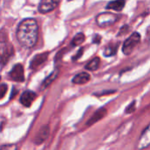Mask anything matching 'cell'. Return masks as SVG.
Returning a JSON list of instances; mask_svg holds the SVG:
<instances>
[{
  "mask_svg": "<svg viewBox=\"0 0 150 150\" xmlns=\"http://www.w3.org/2000/svg\"><path fill=\"white\" fill-rule=\"evenodd\" d=\"M38 24L33 18H25L18 25L16 37L18 43L25 47L31 48L34 47L38 40Z\"/></svg>",
  "mask_w": 150,
  "mask_h": 150,
  "instance_id": "1",
  "label": "cell"
},
{
  "mask_svg": "<svg viewBox=\"0 0 150 150\" xmlns=\"http://www.w3.org/2000/svg\"><path fill=\"white\" fill-rule=\"evenodd\" d=\"M14 49L11 43L8 42L7 39L4 37V33L1 34V65L2 68L8 62L10 58L12 56Z\"/></svg>",
  "mask_w": 150,
  "mask_h": 150,
  "instance_id": "2",
  "label": "cell"
},
{
  "mask_svg": "<svg viewBox=\"0 0 150 150\" xmlns=\"http://www.w3.org/2000/svg\"><path fill=\"white\" fill-rule=\"evenodd\" d=\"M140 40H141V35L139 33L135 32L132 33L123 43V46H122L123 53L127 55L131 54L134 49L135 48V47L139 44Z\"/></svg>",
  "mask_w": 150,
  "mask_h": 150,
  "instance_id": "3",
  "label": "cell"
},
{
  "mask_svg": "<svg viewBox=\"0 0 150 150\" xmlns=\"http://www.w3.org/2000/svg\"><path fill=\"white\" fill-rule=\"evenodd\" d=\"M118 15L112 12H102L96 18L97 24L100 27H107L113 25L118 20Z\"/></svg>",
  "mask_w": 150,
  "mask_h": 150,
  "instance_id": "4",
  "label": "cell"
},
{
  "mask_svg": "<svg viewBox=\"0 0 150 150\" xmlns=\"http://www.w3.org/2000/svg\"><path fill=\"white\" fill-rule=\"evenodd\" d=\"M9 78L15 82H24L25 81V69L22 64L18 63L9 72Z\"/></svg>",
  "mask_w": 150,
  "mask_h": 150,
  "instance_id": "5",
  "label": "cell"
},
{
  "mask_svg": "<svg viewBox=\"0 0 150 150\" xmlns=\"http://www.w3.org/2000/svg\"><path fill=\"white\" fill-rule=\"evenodd\" d=\"M60 0H40L38 10L40 13L46 14L54 11L59 4Z\"/></svg>",
  "mask_w": 150,
  "mask_h": 150,
  "instance_id": "6",
  "label": "cell"
},
{
  "mask_svg": "<svg viewBox=\"0 0 150 150\" xmlns=\"http://www.w3.org/2000/svg\"><path fill=\"white\" fill-rule=\"evenodd\" d=\"M48 54H49L48 52H45V53L38 54L35 56H33V58L32 59L30 62V69L33 70H36L40 69L47 62Z\"/></svg>",
  "mask_w": 150,
  "mask_h": 150,
  "instance_id": "7",
  "label": "cell"
},
{
  "mask_svg": "<svg viewBox=\"0 0 150 150\" xmlns=\"http://www.w3.org/2000/svg\"><path fill=\"white\" fill-rule=\"evenodd\" d=\"M36 94L32 91H25L22 94L21 97L19 98V102L22 105H24L25 107H30L33 104V102L34 101V99L36 98Z\"/></svg>",
  "mask_w": 150,
  "mask_h": 150,
  "instance_id": "8",
  "label": "cell"
},
{
  "mask_svg": "<svg viewBox=\"0 0 150 150\" xmlns=\"http://www.w3.org/2000/svg\"><path fill=\"white\" fill-rule=\"evenodd\" d=\"M49 126L48 125H44L40 127V129L39 130V132L37 133L35 138H34V143L37 145H40L41 143H43L49 136Z\"/></svg>",
  "mask_w": 150,
  "mask_h": 150,
  "instance_id": "9",
  "label": "cell"
},
{
  "mask_svg": "<svg viewBox=\"0 0 150 150\" xmlns=\"http://www.w3.org/2000/svg\"><path fill=\"white\" fill-rule=\"evenodd\" d=\"M149 146H150V124L141 134L137 148L139 149H142L148 148Z\"/></svg>",
  "mask_w": 150,
  "mask_h": 150,
  "instance_id": "10",
  "label": "cell"
},
{
  "mask_svg": "<svg viewBox=\"0 0 150 150\" xmlns=\"http://www.w3.org/2000/svg\"><path fill=\"white\" fill-rule=\"evenodd\" d=\"M106 113H107V111H106L105 108H100V109H98V111L95 112V113L92 115V117L87 121V125L86 126L89 127V126L94 125L95 123H97L98 121H99L100 120H102L106 115Z\"/></svg>",
  "mask_w": 150,
  "mask_h": 150,
  "instance_id": "11",
  "label": "cell"
},
{
  "mask_svg": "<svg viewBox=\"0 0 150 150\" xmlns=\"http://www.w3.org/2000/svg\"><path fill=\"white\" fill-rule=\"evenodd\" d=\"M91 79V76L89 73L87 72H81L77 75H76L73 79H72V83H75V84H84V83H87Z\"/></svg>",
  "mask_w": 150,
  "mask_h": 150,
  "instance_id": "12",
  "label": "cell"
},
{
  "mask_svg": "<svg viewBox=\"0 0 150 150\" xmlns=\"http://www.w3.org/2000/svg\"><path fill=\"white\" fill-rule=\"evenodd\" d=\"M125 4H126L125 0H112L108 3V4L106 5V9L120 11L125 7Z\"/></svg>",
  "mask_w": 150,
  "mask_h": 150,
  "instance_id": "13",
  "label": "cell"
},
{
  "mask_svg": "<svg viewBox=\"0 0 150 150\" xmlns=\"http://www.w3.org/2000/svg\"><path fill=\"white\" fill-rule=\"evenodd\" d=\"M58 74H59V71H58V69H54L47 77H46L45 78V80L43 81V83H41V86H40V89L41 90H45V89H47L56 78H57V76H58Z\"/></svg>",
  "mask_w": 150,
  "mask_h": 150,
  "instance_id": "14",
  "label": "cell"
},
{
  "mask_svg": "<svg viewBox=\"0 0 150 150\" xmlns=\"http://www.w3.org/2000/svg\"><path fill=\"white\" fill-rule=\"evenodd\" d=\"M99 64H100V58L95 57L86 64L85 69L87 70H90V71H95L99 68Z\"/></svg>",
  "mask_w": 150,
  "mask_h": 150,
  "instance_id": "15",
  "label": "cell"
},
{
  "mask_svg": "<svg viewBox=\"0 0 150 150\" xmlns=\"http://www.w3.org/2000/svg\"><path fill=\"white\" fill-rule=\"evenodd\" d=\"M117 50H118V44H115V45L111 44V45H109V46L105 49L104 55L106 56V57L112 56V55L116 54Z\"/></svg>",
  "mask_w": 150,
  "mask_h": 150,
  "instance_id": "16",
  "label": "cell"
},
{
  "mask_svg": "<svg viewBox=\"0 0 150 150\" xmlns=\"http://www.w3.org/2000/svg\"><path fill=\"white\" fill-rule=\"evenodd\" d=\"M85 40V36L83 33H77L76 35H75V37L73 38L72 41H71V45L73 47H76V46H78V45H81L83 41Z\"/></svg>",
  "mask_w": 150,
  "mask_h": 150,
  "instance_id": "17",
  "label": "cell"
},
{
  "mask_svg": "<svg viewBox=\"0 0 150 150\" xmlns=\"http://www.w3.org/2000/svg\"><path fill=\"white\" fill-rule=\"evenodd\" d=\"M135 105H136V102H135V100H134V101L127 107L125 112L127 113V114H130V113L134 112L135 111Z\"/></svg>",
  "mask_w": 150,
  "mask_h": 150,
  "instance_id": "18",
  "label": "cell"
},
{
  "mask_svg": "<svg viewBox=\"0 0 150 150\" xmlns=\"http://www.w3.org/2000/svg\"><path fill=\"white\" fill-rule=\"evenodd\" d=\"M7 85L5 84V83H2L1 84V86H0V94H1V96H0V98L2 99L4 97V95H5V93H6V91H7Z\"/></svg>",
  "mask_w": 150,
  "mask_h": 150,
  "instance_id": "19",
  "label": "cell"
},
{
  "mask_svg": "<svg viewBox=\"0 0 150 150\" xmlns=\"http://www.w3.org/2000/svg\"><path fill=\"white\" fill-rule=\"evenodd\" d=\"M128 28H129V27H128L127 25H124V26L120 29V33H119V34H118V35H123L124 33H127Z\"/></svg>",
  "mask_w": 150,
  "mask_h": 150,
  "instance_id": "20",
  "label": "cell"
},
{
  "mask_svg": "<svg viewBox=\"0 0 150 150\" xmlns=\"http://www.w3.org/2000/svg\"><path fill=\"white\" fill-rule=\"evenodd\" d=\"M100 41H101V36L98 34H96L93 38V43L98 44V43H100Z\"/></svg>",
  "mask_w": 150,
  "mask_h": 150,
  "instance_id": "21",
  "label": "cell"
},
{
  "mask_svg": "<svg viewBox=\"0 0 150 150\" xmlns=\"http://www.w3.org/2000/svg\"><path fill=\"white\" fill-rule=\"evenodd\" d=\"M82 54H83V48H81V49L79 50V53H78V54H76L75 56H73V60H74V61L78 60V59L82 56Z\"/></svg>",
  "mask_w": 150,
  "mask_h": 150,
  "instance_id": "22",
  "label": "cell"
},
{
  "mask_svg": "<svg viewBox=\"0 0 150 150\" xmlns=\"http://www.w3.org/2000/svg\"><path fill=\"white\" fill-rule=\"evenodd\" d=\"M17 92H18V90L14 88V89L12 90V91H11V98H12L13 97H15V96L17 95Z\"/></svg>",
  "mask_w": 150,
  "mask_h": 150,
  "instance_id": "23",
  "label": "cell"
},
{
  "mask_svg": "<svg viewBox=\"0 0 150 150\" xmlns=\"http://www.w3.org/2000/svg\"><path fill=\"white\" fill-rule=\"evenodd\" d=\"M1 120H2V124H1V131L3 130V128H4V117H2L1 118Z\"/></svg>",
  "mask_w": 150,
  "mask_h": 150,
  "instance_id": "24",
  "label": "cell"
}]
</instances>
